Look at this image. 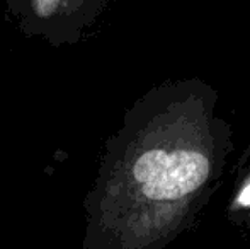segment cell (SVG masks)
<instances>
[{"mask_svg": "<svg viewBox=\"0 0 250 249\" xmlns=\"http://www.w3.org/2000/svg\"><path fill=\"white\" fill-rule=\"evenodd\" d=\"M201 79L146 91L105 142L85 198V249H162L189 230L220 186L233 132Z\"/></svg>", "mask_w": 250, "mask_h": 249, "instance_id": "6da1fadb", "label": "cell"}, {"mask_svg": "<svg viewBox=\"0 0 250 249\" xmlns=\"http://www.w3.org/2000/svg\"><path fill=\"white\" fill-rule=\"evenodd\" d=\"M111 0H5L10 17L26 36L51 46L77 45Z\"/></svg>", "mask_w": 250, "mask_h": 249, "instance_id": "7a4b0ae2", "label": "cell"}, {"mask_svg": "<svg viewBox=\"0 0 250 249\" xmlns=\"http://www.w3.org/2000/svg\"><path fill=\"white\" fill-rule=\"evenodd\" d=\"M227 217L233 226L250 234V160L240 169L227 205Z\"/></svg>", "mask_w": 250, "mask_h": 249, "instance_id": "3957f363", "label": "cell"}]
</instances>
